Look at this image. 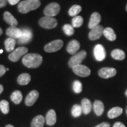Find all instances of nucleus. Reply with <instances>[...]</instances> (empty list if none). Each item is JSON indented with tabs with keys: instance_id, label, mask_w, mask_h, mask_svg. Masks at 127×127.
Returning a JSON list of instances; mask_svg holds the SVG:
<instances>
[{
	"instance_id": "2eb2a0df",
	"label": "nucleus",
	"mask_w": 127,
	"mask_h": 127,
	"mask_svg": "<svg viewBox=\"0 0 127 127\" xmlns=\"http://www.w3.org/2000/svg\"><path fill=\"white\" fill-rule=\"evenodd\" d=\"M101 21V15L98 12H95L92 14L90 17V21L88 24V28L92 30L95 27L99 25V24Z\"/></svg>"
},
{
	"instance_id": "a18cd8bd",
	"label": "nucleus",
	"mask_w": 127,
	"mask_h": 127,
	"mask_svg": "<svg viewBox=\"0 0 127 127\" xmlns=\"http://www.w3.org/2000/svg\"><path fill=\"white\" fill-rule=\"evenodd\" d=\"M6 70L8 71V70H9V68H6Z\"/></svg>"
},
{
	"instance_id": "c03bdc74",
	"label": "nucleus",
	"mask_w": 127,
	"mask_h": 127,
	"mask_svg": "<svg viewBox=\"0 0 127 127\" xmlns=\"http://www.w3.org/2000/svg\"><path fill=\"white\" fill-rule=\"evenodd\" d=\"M125 9H126V11L127 12V5H126V7H125Z\"/></svg>"
},
{
	"instance_id": "423d86ee",
	"label": "nucleus",
	"mask_w": 127,
	"mask_h": 127,
	"mask_svg": "<svg viewBox=\"0 0 127 127\" xmlns=\"http://www.w3.org/2000/svg\"><path fill=\"white\" fill-rule=\"evenodd\" d=\"M28 48L24 47H20L16 48L8 55V58L12 62H17L23 55H26Z\"/></svg>"
},
{
	"instance_id": "6e6552de",
	"label": "nucleus",
	"mask_w": 127,
	"mask_h": 127,
	"mask_svg": "<svg viewBox=\"0 0 127 127\" xmlns=\"http://www.w3.org/2000/svg\"><path fill=\"white\" fill-rule=\"evenodd\" d=\"M74 74L81 77H87L91 74V70L87 66L84 65H78L72 68Z\"/></svg>"
},
{
	"instance_id": "c85d7f7f",
	"label": "nucleus",
	"mask_w": 127,
	"mask_h": 127,
	"mask_svg": "<svg viewBox=\"0 0 127 127\" xmlns=\"http://www.w3.org/2000/svg\"><path fill=\"white\" fill-rule=\"evenodd\" d=\"M82 112V109L81 105L79 104H75L73 105L71 109V114L74 117L77 118L81 115Z\"/></svg>"
},
{
	"instance_id": "dca6fc26",
	"label": "nucleus",
	"mask_w": 127,
	"mask_h": 127,
	"mask_svg": "<svg viewBox=\"0 0 127 127\" xmlns=\"http://www.w3.org/2000/svg\"><path fill=\"white\" fill-rule=\"evenodd\" d=\"M79 48H80L79 42L75 39H73L68 43L66 47V51L70 54L74 55L78 51V50H79Z\"/></svg>"
},
{
	"instance_id": "f3484780",
	"label": "nucleus",
	"mask_w": 127,
	"mask_h": 127,
	"mask_svg": "<svg viewBox=\"0 0 127 127\" xmlns=\"http://www.w3.org/2000/svg\"><path fill=\"white\" fill-rule=\"evenodd\" d=\"M46 123L49 126H53L57 121L56 112L54 109H50L48 111L45 117Z\"/></svg>"
},
{
	"instance_id": "79ce46f5",
	"label": "nucleus",
	"mask_w": 127,
	"mask_h": 127,
	"mask_svg": "<svg viewBox=\"0 0 127 127\" xmlns=\"http://www.w3.org/2000/svg\"><path fill=\"white\" fill-rule=\"evenodd\" d=\"M125 96H126L127 97V90H126V91H125Z\"/></svg>"
},
{
	"instance_id": "a19ab883",
	"label": "nucleus",
	"mask_w": 127,
	"mask_h": 127,
	"mask_svg": "<svg viewBox=\"0 0 127 127\" xmlns=\"http://www.w3.org/2000/svg\"><path fill=\"white\" fill-rule=\"evenodd\" d=\"M2 29H1V28L0 27V36L2 35Z\"/></svg>"
},
{
	"instance_id": "c756f323",
	"label": "nucleus",
	"mask_w": 127,
	"mask_h": 127,
	"mask_svg": "<svg viewBox=\"0 0 127 127\" xmlns=\"http://www.w3.org/2000/svg\"><path fill=\"white\" fill-rule=\"evenodd\" d=\"M83 22V18L81 16H76L72 19V25L73 27L79 28L81 27Z\"/></svg>"
},
{
	"instance_id": "f257e3e1",
	"label": "nucleus",
	"mask_w": 127,
	"mask_h": 127,
	"mask_svg": "<svg viewBox=\"0 0 127 127\" xmlns=\"http://www.w3.org/2000/svg\"><path fill=\"white\" fill-rule=\"evenodd\" d=\"M23 63L25 66L30 68L39 67L42 63V57L38 54L30 53L25 55L23 58Z\"/></svg>"
},
{
	"instance_id": "de8ad7c7",
	"label": "nucleus",
	"mask_w": 127,
	"mask_h": 127,
	"mask_svg": "<svg viewBox=\"0 0 127 127\" xmlns=\"http://www.w3.org/2000/svg\"><path fill=\"white\" fill-rule=\"evenodd\" d=\"M34 1H39L40 0H34Z\"/></svg>"
},
{
	"instance_id": "bb28decb",
	"label": "nucleus",
	"mask_w": 127,
	"mask_h": 127,
	"mask_svg": "<svg viewBox=\"0 0 127 127\" xmlns=\"http://www.w3.org/2000/svg\"><path fill=\"white\" fill-rule=\"evenodd\" d=\"M11 99L15 104H20L23 100V95L21 92L18 90L14 91L11 95Z\"/></svg>"
},
{
	"instance_id": "473e14b6",
	"label": "nucleus",
	"mask_w": 127,
	"mask_h": 127,
	"mask_svg": "<svg viewBox=\"0 0 127 127\" xmlns=\"http://www.w3.org/2000/svg\"><path fill=\"white\" fill-rule=\"evenodd\" d=\"M73 90L76 94H79L81 93L82 90V85L79 81L75 80L73 82Z\"/></svg>"
},
{
	"instance_id": "6ab92c4d",
	"label": "nucleus",
	"mask_w": 127,
	"mask_h": 127,
	"mask_svg": "<svg viewBox=\"0 0 127 127\" xmlns=\"http://www.w3.org/2000/svg\"><path fill=\"white\" fill-rule=\"evenodd\" d=\"M93 109L96 115L99 117L102 115L104 111V105L102 101L95 100L93 104Z\"/></svg>"
},
{
	"instance_id": "39448f33",
	"label": "nucleus",
	"mask_w": 127,
	"mask_h": 127,
	"mask_svg": "<svg viewBox=\"0 0 127 127\" xmlns=\"http://www.w3.org/2000/svg\"><path fill=\"white\" fill-rule=\"evenodd\" d=\"M60 6L57 2H52L47 5L44 9V14L47 17H55L59 14Z\"/></svg>"
},
{
	"instance_id": "412c9836",
	"label": "nucleus",
	"mask_w": 127,
	"mask_h": 127,
	"mask_svg": "<svg viewBox=\"0 0 127 127\" xmlns=\"http://www.w3.org/2000/svg\"><path fill=\"white\" fill-rule=\"evenodd\" d=\"M123 112V109L120 107H115L111 108L108 112L107 116L109 118L114 119L119 117Z\"/></svg>"
},
{
	"instance_id": "aec40b11",
	"label": "nucleus",
	"mask_w": 127,
	"mask_h": 127,
	"mask_svg": "<svg viewBox=\"0 0 127 127\" xmlns=\"http://www.w3.org/2000/svg\"><path fill=\"white\" fill-rule=\"evenodd\" d=\"M81 107L82 112L85 115H88L91 112L92 109V104L88 98H84L81 101Z\"/></svg>"
},
{
	"instance_id": "9b49d317",
	"label": "nucleus",
	"mask_w": 127,
	"mask_h": 127,
	"mask_svg": "<svg viewBox=\"0 0 127 127\" xmlns=\"http://www.w3.org/2000/svg\"><path fill=\"white\" fill-rule=\"evenodd\" d=\"M94 54L96 61H102L106 57V52L104 47L101 44H97L94 48Z\"/></svg>"
},
{
	"instance_id": "2f4dec72",
	"label": "nucleus",
	"mask_w": 127,
	"mask_h": 127,
	"mask_svg": "<svg viewBox=\"0 0 127 127\" xmlns=\"http://www.w3.org/2000/svg\"><path fill=\"white\" fill-rule=\"evenodd\" d=\"M63 31L66 35L71 36L74 34V29L72 25L70 24H65L63 26Z\"/></svg>"
},
{
	"instance_id": "7c9ffc66",
	"label": "nucleus",
	"mask_w": 127,
	"mask_h": 127,
	"mask_svg": "<svg viewBox=\"0 0 127 127\" xmlns=\"http://www.w3.org/2000/svg\"><path fill=\"white\" fill-rule=\"evenodd\" d=\"M0 109L3 114H8L9 111V102L6 100H2L0 101Z\"/></svg>"
},
{
	"instance_id": "f03ea898",
	"label": "nucleus",
	"mask_w": 127,
	"mask_h": 127,
	"mask_svg": "<svg viewBox=\"0 0 127 127\" xmlns=\"http://www.w3.org/2000/svg\"><path fill=\"white\" fill-rule=\"evenodd\" d=\"M41 5L40 1L34 0H24L19 3L18 9L22 14H27L31 11L38 8Z\"/></svg>"
},
{
	"instance_id": "b1692460",
	"label": "nucleus",
	"mask_w": 127,
	"mask_h": 127,
	"mask_svg": "<svg viewBox=\"0 0 127 127\" xmlns=\"http://www.w3.org/2000/svg\"><path fill=\"white\" fill-rule=\"evenodd\" d=\"M103 34L108 40L110 41H115L117 38V35L114 32V30L110 27L105 28L103 31Z\"/></svg>"
},
{
	"instance_id": "72a5a7b5",
	"label": "nucleus",
	"mask_w": 127,
	"mask_h": 127,
	"mask_svg": "<svg viewBox=\"0 0 127 127\" xmlns=\"http://www.w3.org/2000/svg\"><path fill=\"white\" fill-rule=\"evenodd\" d=\"M6 68L2 65H0V77H1L5 74L6 72Z\"/></svg>"
},
{
	"instance_id": "ea45409f",
	"label": "nucleus",
	"mask_w": 127,
	"mask_h": 127,
	"mask_svg": "<svg viewBox=\"0 0 127 127\" xmlns=\"http://www.w3.org/2000/svg\"><path fill=\"white\" fill-rule=\"evenodd\" d=\"M5 127H14L13 125H10V124H9V125H6Z\"/></svg>"
},
{
	"instance_id": "e433bc0d",
	"label": "nucleus",
	"mask_w": 127,
	"mask_h": 127,
	"mask_svg": "<svg viewBox=\"0 0 127 127\" xmlns=\"http://www.w3.org/2000/svg\"><path fill=\"white\" fill-rule=\"evenodd\" d=\"M113 127H125V125L121 122H116L113 125Z\"/></svg>"
},
{
	"instance_id": "58836bf2",
	"label": "nucleus",
	"mask_w": 127,
	"mask_h": 127,
	"mask_svg": "<svg viewBox=\"0 0 127 127\" xmlns=\"http://www.w3.org/2000/svg\"><path fill=\"white\" fill-rule=\"evenodd\" d=\"M3 91H4V87L1 84H0V94L2 93Z\"/></svg>"
},
{
	"instance_id": "cd10ccee",
	"label": "nucleus",
	"mask_w": 127,
	"mask_h": 127,
	"mask_svg": "<svg viewBox=\"0 0 127 127\" xmlns=\"http://www.w3.org/2000/svg\"><path fill=\"white\" fill-rule=\"evenodd\" d=\"M82 7L79 5H74L68 11V14L71 17H75L77 16L79 12L81 11Z\"/></svg>"
},
{
	"instance_id": "7ed1b4c3",
	"label": "nucleus",
	"mask_w": 127,
	"mask_h": 127,
	"mask_svg": "<svg viewBox=\"0 0 127 127\" xmlns=\"http://www.w3.org/2000/svg\"><path fill=\"white\" fill-rule=\"evenodd\" d=\"M87 52L85 51L82 50L80 52H78L76 54H74L72 57H71L70 60L68 62V66L72 68L74 66L78 65H80L82 61L86 58Z\"/></svg>"
},
{
	"instance_id": "c9c22d12",
	"label": "nucleus",
	"mask_w": 127,
	"mask_h": 127,
	"mask_svg": "<svg viewBox=\"0 0 127 127\" xmlns=\"http://www.w3.org/2000/svg\"><path fill=\"white\" fill-rule=\"evenodd\" d=\"M8 0H0V8H3L7 5Z\"/></svg>"
},
{
	"instance_id": "20e7f679",
	"label": "nucleus",
	"mask_w": 127,
	"mask_h": 127,
	"mask_svg": "<svg viewBox=\"0 0 127 127\" xmlns=\"http://www.w3.org/2000/svg\"><path fill=\"white\" fill-rule=\"evenodd\" d=\"M57 20L53 17H42L39 20V24L41 27L45 28V29H52L57 27Z\"/></svg>"
},
{
	"instance_id": "1a4fd4ad",
	"label": "nucleus",
	"mask_w": 127,
	"mask_h": 127,
	"mask_svg": "<svg viewBox=\"0 0 127 127\" xmlns=\"http://www.w3.org/2000/svg\"><path fill=\"white\" fill-rule=\"evenodd\" d=\"M23 34L18 39V43L20 44H25L29 43L32 39V32L29 28H23Z\"/></svg>"
},
{
	"instance_id": "a211bd4d",
	"label": "nucleus",
	"mask_w": 127,
	"mask_h": 127,
	"mask_svg": "<svg viewBox=\"0 0 127 127\" xmlns=\"http://www.w3.org/2000/svg\"><path fill=\"white\" fill-rule=\"evenodd\" d=\"M4 20L11 27H16L18 24L17 20L9 11L4 12Z\"/></svg>"
},
{
	"instance_id": "49530a36",
	"label": "nucleus",
	"mask_w": 127,
	"mask_h": 127,
	"mask_svg": "<svg viewBox=\"0 0 127 127\" xmlns=\"http://www.w3.org/2000/svg\"><path fill=\"white\" fill-rule=\"evenodd\" d=\"M126 114H127V108H126Z\"/></svg>"
},
{
	"instance_id": "4be33fe9",
	"label": "nucleus",
	"mask_w": 127,
	"mask_h": 127,
	"mask_svg": "<svg viewBox=\"0 0 127 127\" xmlns=\"http://www.w3.org/2000/svg\"><path fill=\"white\" fill-rule=\"evenodd\" d=\"M45 124V118L42 115H37L32 121L31 127H43Z\"/></svg>"
},
{
	"instance_id": "a878e982",
	"label": "nucleus",
	"mask_w": 127,
	"mask_h": 127,
	"mask_svg": "<svg viewBox=\"0 0 127 127\" xmlns=\"http://www.w3.org/2000/svg\"><path fill=\"white\" fill-rule=\"evenodd\" d=\"M4 44L5 48V50L7 51V52H12L14 50L16 41L15 39L9 37L5 39Z\"/></svg>"
},
{
	"instance_id": "5701e85b",
	"label": "nucleus",
	"mask_w": 127,
	"mask_h": 127,
	"mask_svg": "<svg viewBox=\"0 0 127 127\" xmlns=\"http://www.w3.org/2000/svg\"><path fill=\"white\" fill-rule=\"evenodd\" d=\"M111 57L115 60L123 61L125 58V54L123 50L120 49H115L111 52Z\"/></svg>"
},
{
	"instance_id": "393cba45",
	"label": "nucleus",
	"mask_w": 127,
	"mask_h": 127,
	"mask_svg": "<svg viewBox=\"0 0 127 127\" xmlns=\"http://www.w3.org/2000/svg\"><path fill=\"white\" fill-rule=\"evenodd\" d=\"M31 76L28 73H24L21 74L17 78V82L20 85H25L30 83L31 81Z\"/></svg>"
},
{
	"instance_id": "f704fd0d",
	"label": "nucleus",
	"mask_w": 127,
	"mask_h": 127,
	"mask_svg": "<svg viewBox=\"0 0 127 127\" xmlns=\"http://www.w3.org/2000/svg\"><path fill=\"white\" fill-rule=\"evenodd\" d=\"M111 125L110 124L107 123V122H104V123H102L96 125L95 127H110Z\"/></svg>"
},
{
	"instance_id": "37998d69",
	"label": "nucleus",
	"mask_w": 127,
	"mask_h": 127,
	"mask_svg": "<svg viewBox=\"0 0 127 127\" xmlns=\"http://www.w3.org/2000/svg\"><path fill=\"white\" fill-rule=\"evenodd\" d=\"M3 52V50H0V54H2Z\"/></svg>"
},
{
	"instance_id": "f8f14e48",
	"label": "nucleus",
	"mask_w": 127,
	"mask_h": 127,
	"mask_svg": "<svg viewBox=\"0 0 127 127\" xmlns=\"http://www.w3.org/2000/svg\"><path fill=\"white\" fill-rule=\"evenodd\" d=\"M104 28L102 25H98L93 28L88 34L89 38L91 41H95L99 39L102 35Z\"/></svg>"
},
{
	"instance_id": "4468645a",
	"label": "nucleus",
	"mask_w": 127,
	"mask_h": 127,
	"mask_svg": "<svg viewBox=\"0 0 127 127\" xmlns=\"http://www.w3.org/2000/svg\"><path fill=\"white\" fill-rule=\"evenodd\" d=\"M39 97V93L36 90H33L28 94L25 99V104L26 105L31 106L33 105L36 102V100Z\"/></svg>"
},
{
	"instance_id": "0eeeda50",
	"label": "nucleus",
	"mask_w": 127,
	"mask_h": 127,
	"mask_svg": "<svg viewBox=\"0 0 127 127\" xmlns=\"http://www.w3.org/2000/svg\"><path fill=\"white\" fill-rule=\"evenodd\" d=\"M63 45L64 42L61 39H56L45 45L44 47V50L47 52H57L61 49Z\"/></svg>"
},
{
	"instance_id": "9d476101",
	"label": "nucleus",
	"mask_w": 127,
	"mask_h": 127,
	"mask_svg": "<svg viewBox=\"0 0 127 127\" xmlns=\"http://www.w3.org/2000/svg\"><path fill=\"white\" fill-rule=\"evenodd\" d=\"M117 74V70L114 68L104 67L101 68L98 71V75L101 78L108 79L112 78Z\"/></svg>"
},
{
	"instance_id": "ddd939ff",
	"label": "nucleus",
	"mask_w": 127,
	"mask_h": 127,
	"mask_svg": "<svg viewBox=\"0 0 127 127\" xmlns=\"http://www.w3.org/2000/svg\"><path fill=\"white\" fill-rule=\"evenodd\" d=\"M6 34L9 37L14 39H18L23 34L22 30L16 27H9L6 30Z\"/></svg>"
},
{
	"instance_id": "4c0bfd02",
	"label": "nucleus",
	"mask_w": 127,
	"mask_h": 127,
	"mask_svg": "<svg viewBox=\"0 0 127 127\" xmlns=\"http://www.w3.org/2000/svg\"><path fill=\"white\" fill-rule=\"evenodd\" d=\"M20 0H8V2L11 5H14L17 4V3L20 2Z\"/></svg>"
}]
</instances>
